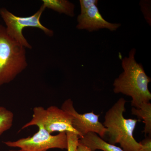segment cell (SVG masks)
<instances>
[{
    "instance_id": "1",
    "label": "cell",
    "mask_w": 151,
    "mask_h": 151,
    "mask_svg": "<svg viewBox=\"0 0 151 151\" xmlns=\"http://www.w3.org/2000/svg\"><path fill=\"white\" fill-rule=\"evenodd\" d=\"M136 49L132 48L128 56L122 60L123 72L113 82V92L132 97V107L139 108L142 104L149 103L151 93L148 84L151 78L146 74L143 66L135 59Z\"/></svg>"
},
{
    "instance_id": "2",
    "label": "cell",
    "mask_w": 151,
    "mask_h": 151,
    "mask_svg": "<svg viewBox=\"0 0 151 151\" xmlns=\"http://www.w3.org/2000/svg\"><path fill=\"white\" fill-rule=\"evenodd\" d=\"M127 102L123 97L120 98L105 113L103 125L107 129L109 143L120 144L124 151H140L142 145L134 137L138 120L125 119L124 116Z\"/></svg>"
},
{
    "instance_id": "3",
    "label": "cell",
    "mask_w": 151,
    "mask_h": 151,
    "mask_svg": "<svg viewBox=\"0 0 151 151\" xmlns=\"http://www.w3.org/2000/svg\"><path fill=\"white\" fill-rule=\"evenodd\" d=\"M27 65L25 47L0 25V86L12 81Z\"/></svg>"
},
{
    "instance_id": "4",
    "label": "cell",
    "mask_w": 151,
    "mask_h": 151,
    "mask_svg": "<svg viewBox=\"0 0 151 151\" xmlns=\"http://www.w3.org/2000/svg\"><path fill=\"white\" fill-rule=\"evenodd\" d=\"M32 120L25 124L24 129L33 126H41L50 134L54 132H73L77 133L72 126V116L69 113L55 106L47 109L41 106L34 108Z\"/></svg>"
},
{
    "instance_id": "5",
    "label": "cell",
    "mask_w": 151,
    "mask_h": 151,
    "mask_svg": "<svg viewBox=\"0 0 151 151\" xmlns=\"http://www.w3.org/2000/svg\"><path fill=\"white\" fill-rule=\"evenodd\" d=\"M45 9L42 5L39 10L32 16L19 17L15 15L5 8H2L0 9V15L5 23L6 31L9 35L25 48L31 49L32 47L22 34L23 29L24 28H37L50 37L54 35L53 31L44 26L41 23L40 17Z\"/></svg>"
},
{
    "instance_id": "6",
    "label": "cell",
    "mask_w": 151,
    "mask_h": 151,
    "mask_svg": "<svg viewBox=\"0 0 151 151\" xmlns=\"http://www.w3.org/2000/svg\"><path fill=\"white\" fill-rule=\"evenodd\" d=\"M38 127V132L32 137L4 143L8 147H19L26 151H47L52 148L67 149V137L65 132L52 135L41 126Z\"/></svg>"
},
{
    "instance_id": "7",
    "label": "cell",
    "mask_w": 151,
    "mask_h": 151,
    "mask_svg": "<svg viewBox=\"0 0 151 151\" xmlns=\"http://www.w3.org/2000/svg\"><path fill=\"white\" fill-rule=\"evenodd\" d=\"M61 109L72 116V127L78 133L80 139L89 132L96 133L101 138L107 134V129L99 121L100 115H96L93 111L84 114L78 113L70 99L65 100Z\"/></svg>"
},
{
    "instance_id": "8",
    "label": "cell",
    "mask_w": 151,
    "mask_h": 151,
    "mask_svg": "<svg viewBox=\"0 0 151 151\" xmlns=\"http://www.w3.org/2000/svg\"><path fill=\"white\" fill-rule=\"evenodd\" d=\"M76 28L92 32L103 29L113 32L117 30L122 24L107 21L100 14L97 5H94L85 13L79 14L77 18Z\"/></svg>"
},
{
    "instance_id": "9",
    "label": "cell",
    "mask_w": 151,
    "mask_h": 151,
    "mask_svg": "<svg viewBox=\"0 0 151 151\" xmlns=\"http://www.w3.org/2000/svg\"><path fill=\"white\" fill-rule=\"evenodd\" d=\"M79 143L89 148L92 151L97 150L103 151H124L121 148L105 142L99 135L93 132H89L79 139Z\"/></svg>"
},
{
    "instance_id": "10",
    "label": "cell",
    "mask_w": 151,
    "mask_h": 151,
    "mask_svg": "<svg viewBox=\"0 0 151 151\" xmlns=\"http://www.w3.org/2000/svg\"><path fill=\"white\" fill-rule=\"evenodd\" d=\"M42 5L59 14H63L70 17L75 15V5L67 0H43Z\"/></svg>"
},
{
    "instance_id": "11",
    "label": "cell",
    "mask_w": 151,
    "mask_h": 151,
    "mask_svg": "<svg viewBox=\"0 0 151 151\" xmlns=\"http://www.w3.org/2000/svg\"><path fill=\"white\" fill-rule=\"evenodd\" d=\"M132 114L137 116L140 120H143L145 124L143 132L145 136L151 134V104L150 102L143 103L139 108L133 107Z\"/></svg>"
},
{
    "instance_id": "12",
    "label": "cell",
    "mask_w": 151,
    "mask_h": 151,
    "mask_svg": "<svg viewBox=\"0 0 151 151\" xmlns=\"http://www.w3.org/2000/svg\"><path fill=\"white\" fill-rule=\"evenodd\" d=\"M14 117L12 112L0 106V136L12 127Z\"/></svg>"
},
{
    "instance_id": "13",
    "label": "cell",
    "mask_w": 151,
    "mask_h": 151,
    "mask_svg": "<svg viewBox=\"0 0 151 151\" xmlns=\"http://www.w3.org/2000/svg\"><path fill=\"white\" fill-rule=\"evenodd\" d=\"M65 133L67 137L68 151H77L80 139L79 136L75 132H68Z\"/></svg>"
},
{
    "instance_id": "14",
    "label": "cell",
    "mask_w": 151,
    "mask_h": 151,
    "mask_svg": "<svg viewBox=\"0 0 151 151\" xmlns=\"http://www.w3.org/2000/svg\"><path fill=\"white\" fill-rule=\"evenodd\" d=\"M141 9L146 22L151 26V1L150 0H142L139 2Z\"/></svg>"
},
{
    "instance_id": "15",
    "label": "cell",
    "mask_w": 151,
    "mask_h": 151,
    "mask_svg": "<svg viewBox=\"0 0 151 151\" xmlns=\"http://www.w3.org/2000/svg\"><path fill=\"white\" fill-rule=\"evenodd\" d=\"M81 13L82 14L85 12L94 5H97L98 1L97 0H80Z\"/></svg>"
},
{
    "instance_id": "16",
    "label": "cell",
    "mask_w": 151,
    "mask_h": 151,
    "mask_svg": "<svg viewBox=\"0 0 151 151\" xmlns=\"http://www.w3.org/2000/svg\"><path fill=\"white\" fill-rule=\"evenodd\" d=\"M142 147L140 151H151V136L146 138L140 142Z\"/></svg>"
},
{
    "instance_id": "17",
    "label": "cell",
    "mask_w": 151,
    "mask_h": 151,
    "mask_svg": "<svg viewBox=\"0 0 151 151\" xmlns=\"http://www.w3.org/2000/svg\"><path fill=\"white\" fill-rule=\"evenodd\" d=\"M77 151H92L91 150L84 145H81V144H78V147H77Z\"/></svg>"
},
{
    "instance_id": "18",
    "label": "cell",
    "mask_w": 151,
    "mask_h": 151,
    "mask_svg": "<svg viewBox=\"0 0 151 151\" xmlns=\"http://www.w3.org/2000/svg\"><path fill=\"white\" fill-rule=\"evenodd\" d=\"M9 151H26L24 150H22V149H21L20 150H11Z\"/></svg>"
}]
</instances>
